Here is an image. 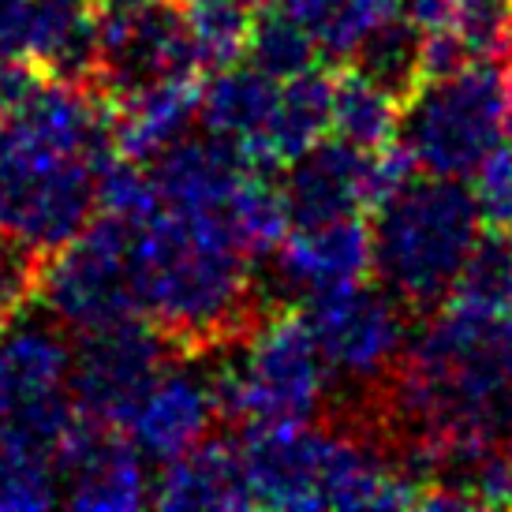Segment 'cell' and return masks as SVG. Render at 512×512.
I'll list each match as a JSON object with an SVG mask.
<instances>
[{"instance_id":"obj_8","label":"cell","mask_w":512,"mask_h":512,"mask_svg":"<svg viewBox=\"0 0 512 512\" xmlns=\"http://www.w3.org/2000/svg\"><path fill=\"white\" fill-rule=\"evenodd\" d=\"M139 236L143 225L94 214L75 240L42 262L38 299L45 314L75 337L146 318Z\"/></svg>"},{"instance_id":"obj_5","label":"cell","mask_w":512,"mask_h":512,"mask_svg":"<svg viewBox=\"0 0 512 512\" xmlns=\"http://www.w3.org/2000/svg\"><path fill=\"white\" fill-rule=\"evenodd\" d=\"M475 187L453 176L412 172L370 217V273L404 307H438L483 236Z\"/></svg>"},{"instance_id":"obj_26","label":"cell","mask_w":512,"mask_h":512,"mask_svg":"<svg viewBox=\"0 0 512 512\" xmlns=\"http://www.w3.org/2000/svg\"><path fill=\"white\" fill-rule=\"evenodd\" d=\"M243 60L262 68L273 79H292L299 72L322 68V53H318L314 38L299 27L277 0H270L266 8H258L255 19H251Z\"/></svg>"},{"instance_id":"obj_15","label":"cell","mask_w":512,"mask_h":512,"mask_svg":"<svg viewBox=\"0 0 512 512\" xmlns=\"http://www.w3.org/2000/svg\"><path fill=\"white\" fill-rule=\"evenodd\" d=\"M281 191L292 228L363 217L378 202V150L326 135L322 143L288 161L281 172Z\"/></svg>"},{"instance_id":"obj_22","label":"cell","mask_w":512,"mask_h":512,"mask_svg":"<svg viewBox=\"0 0 512 512\" xmlns=\"http://www.w3.org/2000/svg\"><path fill=\"white\" fill-rule=\"evenodd\" d=\"M397 94H389L382 83H374L356 64L348 72L333 75V135L363 150H382L397 139L400 128Z\"/></svg>"},{"instance_id":"obj_2","label":"cell","mask_w":512,"mask_h":512,"mask_svg":"<svg viewBox=\"0 0 512 512\" xmlns=\"http://www.w3.org/2000/svg\"><path fill=\"white\" fill-rule=\"evenodd\" d=\"M113 157V101L42 75L0 120V232L42 258L60 251L94 221L98 172Z\"/></svg>"},{"instance_id":"obj_35","label":"cell","mask_w":512,"mask_h":512,"mask_svg":"<svg viewBox=\"0 0 512 512\" xmlns=\"http://www.w3.org/2000/svg\"><path fill=\"white\" fill-rule=\"evenodd\" d=\"M8 307H4V303H0V337H4V333H8Z\"/></svg>"},{"instance_id":"obj_25","label":"cell","mask_w":512,"mask_h":512,"mask_svg":"<svg viewBox=\"0 0 512 512\" xmlns=\"http://www.w3.org/2000/svg\"><path fill=\"white\" fill-rule=\"evenodd\" d=\"M64 501L57 453L0 434V512H38Z\"/></svg>"},{"instance_id":"obj_28","label":"cell","mask_w":512,"mask_h":512,"mask_svg":"<svg viewBox=\"0 0 512 512\" xmlns=\"http://www.w3.org/2000/svg\"><path fill=\"white\" fill-rule=\"evenodd\" d=\"M449 299L479 307V311L512 307V232L490 228L486 236H479Z\"/></svg>"},{"instance_id":"obj_10","label":"cell","mask_w":512,"mask_h":512,"mask_svg":"<svg viewBox=\"0 0 512 512\" xmlns=\"http://www.w3.org/2000/svg\"><path fill=\"white\" fill-rule=\"evenodd\" d=\"M184 4L176 0H128L98 4V83L116 101L157 79L199 75Z\"/></svg>"},{"instance_id":"obj_9","label":"cell","mask_w":512,"mask_h":512,"mask_svg":"<svg viewBox=\"0 0 512 512\" xmlns=\"http://www.w3.org/2000/svg\"><path fill=\"white\" fill-rule=\"evenodd\" d=\"M72 348L53 326H19L0 337V434L57 453L79 419L68 393Z\"/></svg>"},{"instance_id":"obj_20","label":"cell","mask_w":512,"mask_h":512,"mask_svg":"<svg viewBox=\"0 0 512 512\" xmlns=\"http://www.w3.org/2000/svg\"><path fill=\"white\" fill-rule=\"evenodd\" d=\"M277 90H281V79H273L262 68L247 64V60L214 68L210 79L202 83V128L228 139V143L243 146L258 165V150H262V139L270 131Z\"/></svg>"},{"instance_id":"obj_33","label":"cell","mask_w":512,"mask_h":512,"mask_svg":"<svg viewBox=\"0 0 512 512\" xmlns=\"http://www.w3.org/2000/svg\"><path fill=\"white\" fill-rule=\"evenodd\" d=\"M45 258L38 251H30L27 243H19L15 236L0 232V303L15 311L27 299L38 296V273H42Z\"/></svg>"},{"instance_id":"obj_36","label":"cell","mask_w":512,"mask_h":512,"mask_svg":"<svg viewBox=\"0 0 512 512\" xmlns=\"http://www.w3.org/2000/svg\"><path fill=\"white\" fill-rule=\"evenodd\" d=\"M243 4H247V8H251V12H258V8H266V4H270V0H243Z\"/></svg>"},{"instance_id":"obj_34","label":"cell","mask_w":512,"mask_h":512,"mask_svg":"<svg viewBox=\"0 0 512 512\" xmlns=\"http://www.w3.org/2000/svg\"><path fill=\"white\" fill-rule=\"evenodd\" d=\"M42 72H34L30 64H12V60H0V120L12 113L19 101L27 98L30 90L38 86Z\"/></svg>"},{"instance_id":"obj_17","label":"cell","mask_w":512,"mask_h":512,"mask_svg":"<svg viewBox=\"0 0 512 512\" xmlns=\"http://www.w3.org/2000/svg\"><path fill=\"white\" fill-rule=\"evenodd\" d=\"M150 165L161 206L169 210H225L236 187L251 176L255 161L243 146L202 128V135L187 131L184 139L165 146Z\"/></svg>"},{"instance_id":"obj_30","label":"cell","mask_w":512,"mask_h":512,"mask_svg":"<svg viewBox=\"0 0 512 512\" xmlns=\"http://www.w3.org/2000/svg\"><path fill=\"white\" fill-rule=\"evenodd\" d=\"M456 34L471 60H509L512 0H460Z\"/></svg>"},{"instance_id":"obj_6","label":"cell","mask_w":512,"mask_h":512,"mask_svg":"<svg viewBox=\"0 0 512 512\" xmlns=\"http://www.w3.org/2000/svg\"><path fill=\"white\" fill-rule=\"evenodd\" d=\"M512 86L505 60H471L445 75H427L400 105L393 143L415 172L475 180L483 161L509 139Z\"/></svg>"},{"instance_id":"obj_37","label":"cell","mask_w":512,"mask_h":512,"mask_svg":"<svg viewBox=\"0 0 512 512\" xmlns=\"http://www.w3.org/2000/svg\"><path fill=\"white\" fill-rule=\"evenodd\" d=\"M509 86H512V60H509ZM509 135H512V116H509Z\"/></svg>"},{"instance_id":"obj_3","label":"cell","mask_w":512,"mask_h":512,"mask_svg":"<svg viewBox=\"0 0 512 512\" xmlns=\"http://www.w3.org/2000/svg\"><path fill=\"white\" fill-rule=\"evenodd\" d=\"M139 255L146 318L187 356H206L251 329L255 258L232 236L221 210L161 206L143 225Z\"/></svg>"},{"instance_id":"obj_38","label":"cell","mask_w":512,"mask_h":512,"mask_svg":"<svg viewBox=\"0 0 512 512\" xmlns=\"http://www.w3.org/2000/svg\"><path fill=\"white\" fill-rule=\"evenodd\" d=\"M509 460H512V456H509Z\"/></svg>"},{"instance_id":"obj_11","label":"cell","mask_w":512,"mask_h":512,"mask_svg":"<svg viewBox=\"0 0 512 512\" xmlns=\"http://www.w3.org/2000/svg\"><path fill=\"white\" fill-rule=\"evenodd\" d=\"M172 348L176 344L146 318L83 333L72 348V370H68L75 412L90 423L120 430L135 400L169 363Z\"/></svg>"},{"instance_id":"obj_14","label":"cell","mask_w":512,"mask_h":512,"mask_svg":"<svg viewBox=\"0 0 512 512\" xmlns=\"http://www.w3.org/2000/svg\"><path fill=\"white\" fill-rule=\"evenodd\" d=\"M214 415L217 393L210 367L165 363L143 397L135 400L120 430L146 464H169L210 438Z\"/></svg>"},{"instance_id":"obj_7","label":"cell","mask_w":512,"mask_h":512,"mask_svg":"<svg viewBox=\"0 0 512 512\" xmlns=\"http://www.w3.org/2000/svg\"><path fill=\"white\" fill-rule=\"evenodd\" d=\"M210 374L217 412L243 427L311 423L333 385V370L303 311L262 318Z\"/></svg>"},{"instance_id":"obj_29","label":"cell","mask_w":512,"mask_h":512,"mask_svg":"<svg viewBox=\"0 0 512 512\" xmlns=\"http://www.w3.org/2000/svg\"><path fill=\"white\" fill-rule=\"evenodd\" d=\"M157 210H161V195H157L146 161L116 154L98 172V214H113L131 221V225H146Z\"/></svg>"},{"instance_id":"obj_1","label":"cell","mask_w":512,"mask_h":512,"mask_svg":"<svg viewBox=\"0 0 512 512\" xmlns=\"http://www.w3.org/2000/svg\"><path fill=\"white\" fill-rule=\"evenodd\" d=\"M393 415L408 430L404 464L427 483L430 471L441 475L512 441V307L479 311L445 299L400 356Z\"/></svg>"},{"instance_id":"obj_18","label":"cell","mask_w":512,"mask_h":512,"mask_svg":"<svg viewBox=\"0 0 512 512\" xmlns=\"http://www.w3.org/2000/svg\"><path fill=\"white\" fill-rule=\"evenodd\" d=\"M150 505L157 509H255L243 471L240 441L206 438L191 453L161 464Z\"/></svg>"},{"instance_id":"obj_27","label":"cell","mask_w":512,"mask_h":512,"mask_svg":"<svg viewBox=\"0 0 512 512\" xmlns=\"http://www.w3.org/2000/svg\"><path fill=\"white\" fill-rule=\"evenodd\" d=\"M180 4H184V19L202 72L243 60L251 19H255V12L243 0H180Z\"/></svg>"},{"instance_id":"obj_12","label":"cell","mask_w":512,"mask_h":512,"mask_svg":"<svg viewBox=\"0 0 512 512\" xmlns=\"http://www.w3.org/2000/svg\"><path fill=\"white\" fill-rule=\"evenodd\" d=\"M303 318L322 348L333 378L344 382H378L397 367L408 348L404 303L382 285L367 281L303 303Z\"/></svg>"},{"instance_id":"obj_32","label":"cell","mask_w":512,"mask_h":512,"mask_svg":"<svg viewBox=\"0 0 512 512\" xmlns=\"http://www.w3.org/2000/svg\"><path fill=\"white\" fill-rule=\"evenodd\" d=\"M471 187H475V199H479L486 225L512 232V139H505L494 154L486 157Z\"/></svg>"},{"instance_id":"obj_24","label":"cell","mask_w":512,"mask_h":512,"mask_svg":"<svg viewBox=\"0 0 512 512\" xmlns=\"http://www.w3.org/2000/svg\"><path fill=\"white\" fill-rule=\"evenodd\" d=\"M356 68L367 72L374 83H382L400 101L423 83V34L400 12L370 30L356 49Z\"/></svg>"},{"instance_id":"obj_4","label":"cell","mask_w":512,"mask_h":512,"mask_svg":"<svg viewBox=\"0 0 512 512\" xmlns=\"http://www.w3.org/2000/svg\"><path fill=\"white\" fill-rule=\"evenodd\" d=\"M236 441L255 509H419L427 490L400 460L311 423L243 427Z\"/></svg>"},{"instance_id":"obj_31","label":"cell","mask_w":512,"mask_h":512,"mask_svg":"<svg viewBox=\"0 0 512 512\" xmlns=\"http://www.w3.org/2000/svg\"><path fill=\"white\" fill-rule=\"evenodd\" d=\"M45 15L49 0H0V60L34 68L42 53Z\"/></svg>"},{"instance_id":"obj_19","label":"cell","mask_w":512,"mask_h":512,"mask_svg":"<svg viewBox=\"0 0 512 512\" xmlns=\"http://www.w3.org/2000/svg\"><path fill=\"white\" fill-rule=\"evenodd\" d=\"M202 83L199 75L157 79L113 101L116 113V154L135 161H154L165 146L184 139L199 120Z\"/></svg>"},{"instance_id":"obj_13","label":"cell","mask_w":512,"mask_h":512,"mask_svg":"<svg viewBox=\"0 0 512 512\" xmlns=\"http://www.w3.org/2000/svg\"><path fill=\"white\" fill-rule=\"evenodd\" d=\"M60 490L72 509L86 512H128L143 509L154 498L146 479V460L124 438V430L75 419L57 445Z\"/></svg>"},{"instance_id":"obj_16","label":"cell","mask_w":512,"mask_h":512,"mask_svg":"<svg viewBox=\"0 0 512 512\" xmlns=\"http://www.w3.org/2000/svg\"><path fill=\"white\" fill-rule=\"evenodd\" d=\"M370 273V221L337 217L296 225L273 251V277L288 296L307 303L337 288L359 285Z\"/></svg>"},{"instance_id":"obj_21","label":"cell","mask_w":512,"mask_h":512,"mask_svg":"<svg viewBox=\"0 0 512 512\" xmlns=\"http://www.w3.org/2000/svg\"><path fill=\"white\" fill-rule=\"evenodd\" d=\"M329 131H333V75L311 68L292 79H281L270 131L258 150V165H270V169L288 165L292 157L322 143Z\"/></svg>"},{"instance_id":"obj_23","label":"cell","mask_w":512,"mask_h":512,"mask_svg":"<svg viewBox=\"0 0 512 512\" xmlns=\"http://www.w3.org/2000/svg\"><path fill=\"white\" fill-rule=\"evenodd\" d=\"M221 214L251 258H273L281 240L292 232L285 191H281V180H273L270 165H255Z\"/></svg>"}]
</instances>
